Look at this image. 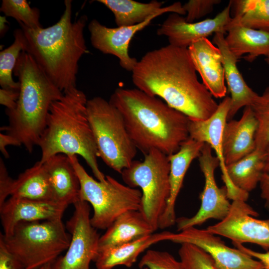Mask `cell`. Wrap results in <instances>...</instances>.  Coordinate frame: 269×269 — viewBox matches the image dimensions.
<instances>
[{
    "label": "cell",
    "mask_w": 269,
    "mask_h": 269,
    "mask_svg": "<svg viewBox=\"0 0 269 269\" xmlns=\"http://www.w3.org/2000/svg\"><path fill=\"white\" fill-rule=\"evenodd\" d=\"M132 72L137 89L162 99L190 120H206L218 108L213 96L198 80L187 48L169 44L150 51Z\"/></svg>",
    "instance_id": "cell-1"
},
{
    "label": "cell",
    "mask_w": 269,
    "mask_h": 269,
    "mask_svg": "<svg viewBox=\"0 0 269 269\" xmlns=\"http://www.w3.org/2000/svg\"><path fill=\"white\" fill-rule=\"evenodd\" d=\"M109 101L120 112L132 140L144 154L151 149L172 154L189 137L188 117L157 97L137 88H118Z\"/></svg>",
    "instance_id": "cell-2"
},
{
    "label": "cell",
    "mask_w": 269,
    "mask_h": 269,
    "mask_svg": "<svg viewBox=\"0 0 269 269\" xmlns=\"http://www.w3.org/2000/svg\"><path fill=\"white\" fill-rule=\"evenodd\" d=\"M72 2L64 1L62 15L51 26L32 29L20 24L25 36L24 51L63 92L76 87L79 61L89 53L84 36L88 17L82 15L73 21Z\"/></svg>",
    "instance_id": "cell-3"
},
{
    "label": "cell",
    "mask_w": 269,
    "mask_h": 269,
    "mask_svg": "<svg viewBox=\"0 0 269 269\" xmlns=\"http://www.w3.org/2000/svg\"><path fill=\"white\" fill-rule=\"evenodd\" d=\"M86 95L74 88L63 92L49 109L44 132L38 145L41 151L40 162H45L58 154L79 155L86 161L96 179L106 176L98 163V151L88 119Z\"/></svg>",
    "instance_id": "cell-4"
},
{
    "label": "cell",
    "mask_w": 269,
    "mask_h": 269,
    "mask_svg": "<svg viewBox=\"0 0 269 269\" xmlns=\"http://www.w3.org/2000/svg\"><path fill=\"white\" fill-rule=\"evenodd\" d=\"M20 83L15 108L6 110L8 125L2 129L31 153L38 145L52 103L62 92L27 52L22 51L13 70Z\"/></svg>",
    "instance_id": "cell-5"
},
{
    "label": "cell",
    "mask_w": 269,
    "mask_h": 269,
    "mask_svg": "<svg viewBox=\"0 0 269 269\" xmlns=\"http://www.w3.org/2000/svg\"><path fill=\"white\" fill-rule=\"evenodd\" d=\"M66 230L62 219L20 222L10 235L0 233V239L24 269H39L68 249L71 235Z\"/></svg>",
    "instance_id": "cell-6"
},
{
    "label": "cell",
    "mask_w": 269,
    "mask_h": 269,
    "mask_svg": "<svg viewBox=\"0 0 269 269\" xmlns=\"http://www.w3.org/2000/svg\"><path fill=\"white\" fill-rule=\"evenodd\" d=\"M87 111L98 157L121 174L132 164L137 152L122 114L109 101L100 97L88 100Z\"/></svg>",
    "instance_id": "cell-7"
},
{
    "label": "cell",
    "mask_w": 269,
    "mask_h": 269,
    "mask_svg": "<svg viewBox=\"0 0 269 269\" xmlns=\"http://www.w3.org/2000/svg\"><path fill=\"white\" fill-rule=\"evenodd\" d=\"M68 156L79 179V200L93 207L90 221L95 228L107 229L125 212L139 210L140 190L125 185L109 175L106 176L104 181L96 180L80 164L77 155Z\"/></svg>",
    "instance_id": "cell-8"
},
{
    "label": "cell",
    "mask_w": 269,
    "mask_h": 269,
    "mask_svg": "<svg viewBox=\"0 0 269 269\" xmlns=\"http://www.w3.org/2000/svg\"><path fill=\"white\" fill-rule=\"evenodd\" d=\"M144 155L142 161L134 160L121 175L128 186L141 189L139 211L155 231L170 194V163L168 155L156 149Z\"/></svg>",
    "instance_id": "cell-9"
},
{
    "label": "cell",
    "mask_w": 269,
    "mask_h": 269,
    "mask_svg": "<svg viewBox=\"0 0 269 269\" xmlns=\"http://www.w3.org/2000/svg\"><path fill=\"white\" fill-rule=\"evenodd\" d=\"M73 205L74 213L65 226L71 235L69 246L66 254L51 264L50 269H90L91 262L99 255L101 236L91 224L89 203L79 200Z\"/></svg>",
    "instance_id": "cell-10"
},
{
    "label": "cell",
    "mask_w": 269,
    "mask_h": 269,
    "mask_svg": "<svg viewBox=\"0 0 269 269\" xmlns=\"http://www.w3.org/2000/svg\"><path fill=\"white\" fill-rule=\"evenodd\" d=\"M211 146L205 143L198 157L199 166L205 178L200 194L201 205L198 212L190 218L176 219L177 231L200 225L213 219L221 221L228 214L231 206L226 186L219 188L216 182L215 171L219 166V159L212 153Z\"/></svg>",
    "instance_id": "cell-11"
},
{
    "label": "cell",
    "mask_w": 269,
    "mask_h": 269,
    "mask_svg": "<svg viewBox=\"0 0 269 269\" xmlns=\"http://www.w3.org/2000/svg\"><path fill=\"white\" fill-rule=\"evenodd\" d=\"M258 215L245 201L235 200L228 215L206 230L232 240L233 244L253 243L269 249V219L256 218Z\"/></svg>",
    "instance_id": "cell-12"
},
{
    "label": "cell",
    "mask_w": 269,
    "mask_h": 269,
    "mask_svg": "<svg viewBox=\"0 0 269 269\" xmlns=\"http://www.w3.org/2000/svg\"><path fill=\"white\" fill-rule=\"evenodd\" d=\"M167 241L174 243H189L207 253L216 269H262L259 261L240 251L227 246L219 237L206 229L192 227L178 233H170Z\"/></svg>",
    "instance_id": "cell-13"
},
{
    "label": "cell",
    "mask_w": 269,
    "mask_h": 269,
    "mask_svg": "<svg viewBox=\"0 0 269 269\" xmlns=\"http://www.w3.org/2000/svg\"><path fill=\"white\" fill-rule=\"evenodd\" d=\"M231 19L230 1L215 17L198 22H188L180 14L170 13L157 29V34L167 36L171 45L188 48L193 43L213 33H227Z\"/></svg>",
    "instance_id": "cell-14"
},
{
    "label": "cell",
    "mask_w": 269,
    "mask_h": 269,
    "mask_svg": "<svg viewBox=\"0 0 269 269\" xmlns=\"http://www.w3.org/2000/svg\"><path fill=\"white\" fill-rule=\"evenodd\" d=\"M161 14L154 15L140 24L116 28L108 27L94 19L88 25L91 44L93 47L103 53L116 56L123 68L132 72L138 61L129 54L131 39L137 32L143 29L154 18Z\"/></svg>",
    "instance_id": "cell-15"
},
{
    "label": "cell",
    "mask_w": 269,
    "mask_h": 269,
    "mask_svg": "<svg viewBox=\"0 0 269 269\" xmlns=\"http://www.w3.org/2000/svg\"><path fill=\"white\" fill-rule=\"evenodd\" d=\"M67 206L53 200H38L10 196L0 205L4 235H10L20 222L62 219Z\"/></svg>",
    "instance_id": "cell-16"
},
{
    "label": "cell",
    "mask_w": 269,
    "mask_h": 269,
    "mask_svg": "<svg viewBox=\"0 0 269 269\" xmlns=\"http://www.w3.org/2000/svg\"><path fill=\"white\" fill-rule=\"evenodd\" d=\"M231 99L227 96L218 105L215 113L209 118L200 121L190 120L189 137L197 141L209 144L219 159L222 179L228 193L235 192L237 187L231 182L227 173L223 153V134L230 109Z\"/></svg>",
    "instance_id": "cell-17"
},
{
    "label": "cell",
    "mask_w": 269,
    "mask_h": 269,
    "mask_svg": "<svg viewBox=\"0 0 269 269\" xmlns=\"http://www.w3.org/2000/svg\"><path fill=\"white\" fill-rule=\"evenodd\" d=\"M188 49L202 83L213 97H225L227 88L220 49L207 38L195 41Z\"/></svg>",
    "instance_id": "cell-18"
},
{
    "label": "cell",
    "mask_w": 269,
    "mask_h": 269,
    "mask_svg": "<svg viewBox=\"0 0 269 269\" xmlns=\"http://www.w3.org/2000/svg\"><path fill=\"white\" fill-rule=\"evenodd\" d=\"M257 128L258 122L251 106L245 107L240 120L227 122L222 139L226 165L238 161L256 149Z\"/></svg>",
    "instance_id": "cell-19"
},
{
    "label": "cell",
    "mask_w": 269,
    "mask_h": 269,
    "mask_svg": "<svg viewBox=\"0 0 269 269\" xmlns=\"http://www.w3.org/2000/svg\"><path fill=\"white\" fill-rule=\"evenodd\" d=\"M204 143L189 137L181 144L176 152L168 155L170 163V194L159 220V228H167L176 223L175 203L185 175L192 161L199 156Z\"/></svg>",
    "instance_id": "cell-20"
},
{
    "label": "cell",
    "mask_w": 269,
    "mask_h": 269,
    "mask_svg": "<svg viewBox=\"0 0 269 269\" xmlns=\"http://www.w3.org/2000/svg\"><path fill=\"white\" fill-rule=\"evenodd\" d=\"M224 34H215L213 43L220 50L225 78L231 93V104L227 121H230L243 107L251 106L258 94L254 91L246 83L240 72L236 57L230 51L226 43Z\"/></svg>",
    "instance_id": "cell-21"
},
{
    "label": "cell",
    "mask_w": 269,
    "mask_h": 269,
    "mask_svg": "<svg viewBox=\"0 0 269 269\" xmlns=\"http://www.w3.org/2000/svg\"><path fill=\"white\" fill-rule=\"evenodd\" d=\"M43 163L48 177L53 200L67 206L78 201L80 181L69 157L58 154Z\"/></svg>",
    "instance_id": "cell-22"
},
{
    "label": "cell",
    "mask_w": 269,
    "mask_h": 269,
    "mask_svg": "<svg viewBox=\"0 0 269 269\" xmlns=\"http://www.w3.org/2000/svg\"><path fill=\"white\" fill-rule=\"evenodd\" d=\"M114 14L118 27L129 26L140 24L156 14L166 12L186 14L179 1L164 7L163 2L152 0L142 3L133 0H98Z\"/></svg>",
    "instance_id": "cell-23"
},
{
    "label": "cell",
    "mask_w": 269,
    "mask_h": 269,
    "mask_svg": "<svg viewBox=\"0 0 269 269\" xmlns=\"http://www.w3.org/2000/svg\"><path fill=\"white\" fill-rule=\"evenodd\" d=\"M154 231L139 210L120 215L100 237L99 252L130 243Z\"/></svg>",
    "instance_id": "cell-24"
},
{
    "label": "cell",
    "mask_w": 269,
    "mask_h": 269,
    "mask_svg": "<svg viewBox=\"0 0 269 269\" xmlns=\"http://www.w3.org/2000/svg\"><path fill=\"white\" fill-rule=\"evenodd\" d=\"M227 34L228 48L238 60L244 54L243 58L249 62L269 55V32L230 23Z\"/></svg>",
    "instance_id": "cell-25"
},
{
    "label": "cell",
    "mask_w": 269,
    "mask_h": 269,
    "mask_svg": "<svg viewBox=\"0 0 269 269\" xmlns=\"http://www.w3.org/2000/svg\"><path fill=\"white\" fill-rule=\"evenodd\" d=\"M171 232L152 233L124 245L99 252L95 261L96 269H113L123 265L131 268L139 255L151 245L167 241Z\"/></svg>",
    "instance_id": "cell-26"
},
{
    "label": "cell",
    "mask_w": 269,
    "mask_h": 269,
    "mask_svg": "<svg viewBox=\"0 0 269 269\" xmlns=\"http://www.w3.org/2000/svg\"><path fill=\"white\" fill-rule=\"evenodd\" d=\"M10 196L33 200H53L44 164L40 160L37 161L13 179Z\"/></svg>",
    "instance_id": "cell-27"
},
{
    "label": "cell",
    "mask_w": 269,
    "mask_h": 269,
    "mask_svg": "<svg viewBox=\"0 0 269 269\" xmlns=\"http://www.w3.org/2000/svg\"><path fill=\"white\" fill-rule=\"evenodd\" d=\"M265 151L255 149L238 161L226 165L231 182L238 189L249 193L259 184L263 172Z\"/></svg>",
    "instance_id": "cell-28"
},
{
    "label": "cell",
    "mask_w": 269,
    "mask_h": 269,
    "mask_svg": "<svg viewBox=\"0 0 269 269\" xmlns=\"http://www.w3.org/2000/svg\"><path fill=\"white\" fill-rule=\"evenodd\" d=\"M231 24L269 32V0H230Z\"/></svg>",
    "instance_id": "cell-29"
},
{
    "label": "cell",
    "mask_w": 269,
    "mask_h": 269,
    "mask_svg": "<svg viewBox=\"0 0 269 269\" xmlns=\"http://www.w3.org/2000/svg\"><path fill=\"white\" fill-rule=\"evenodd\" d=\"M13 42L0 52V85L1 88L19 90L20 83L12 76L20 53L25 49V36L21 28L13 32Z\"/></svg>",
    "instance_id": "cell-30"
},
{
    "label": "cell",
    "mask_w": 269,
    "mask_h": 269,
    "mask_svg": "<svg viewBox=\"0 0 269 269\" xmlns=\"http://www.w3.org/2000/svg\"><path fill=\"white\" fill-rule=\"evenodd\" d=\"M251 107L258 122L256 148L265 151L269 143V86L258 95Z\"/></svg>",
    "instance_id": "cell-31"
},
{
    "label": "cell",
    "mask_w": 269,
    "mask_h": 269,
    "mask_svg": "<svg viewBox=\"0 0 269 269\" xmlns=\"http://www.w3.org/2000/svg\"><path fill=\"white\" fill-rule=\"evenodd\" d=\"M0 11L5 16L14 18L19 24L36 29L42 27L40 23V12L31 7L25 0H2Z\"/></svg>",
    "instance_id": "cell-32"
},
{
    "label": "cell",
    "mask_w": 269,
    "mask_h": 269,
    "mask_svg": "<svg viewBox=\"0 0 269 269\" xmlns=\"http://www.w3.org/2000/svg\"><path fill=\"white\" fill-rule=\"evenodd\" d=\"M178 254L184 269H216L211 257L194 245L181 244Z\"/></svg>",
    "instance_id": "cell-33"
},
{
    "label": "cell",
    "mask_w": 269,
    "mask_h": 269,
    "mask_svg": "<svg viewBox=\"0 0 269 269\" xmlns=\"http://www.w3.org/2000/svg\"><path fill=\"white\" fill-rule=\"evenodd\" d=\"M139 268L141 269H184L182 263L171 254L165 251L147 250L140 259Z\"/></svg>",
    "instance_id": "cell-34"
},
{
    "label": "cell",
    "mask_w": 269,
    "mask_h": 269,
    "mask_svg": "<svg viewBox=\"0 0 269 269\" xmlns=\"http://www.w3.org/2000/svg\"><path fill=\"white\" fill-rule=\"evenodd\" d=\"M220 0H190L182 5L186 12L185 20L193 22L212 11L214 5L219 4Z\"/></svg>",
    "instance_id": "cell-35"
},
{
    "label": "cell",
    "mask_w": 269,
    "mask_h": 269,
    "mask_svg": "<svg viewBox=\"0 0 269 269\" xmlns=\"http://www.w3.org/2000/svg\"><path fill=\"white\" fill-rule=\"evenodd\" d=\"M264 166L259 182L261 196L265 201V206L269 208V143L265 150Z\"/></svg>",
    "instance_id": "cell-36"
},
{
    "label": "cell",
    "mask_w": 269,
    "mask_h": 269,
    "mask_svg": "<svg viewBox=\"0 0 269 269\" xmlns=\"http://www.w3.org/2000/svg\"><path fill=\"white\" fill-rule=\"evenodd\" d=\"M13 179L8 175L6 167L1 158L0 159V205L10 195Z\"/></svg>",
    "instance_id": "cell-37"
},
{
    "label": "cell",
    "mask_w": 269,
    "mask_h": 269,
    "mask_svg": "<svg viewBox=\"0 0 269 269\" xmlns=\"http://www.w3.org/2000/svg\"><path fill=\"white\" fill-rule=\"evenodd\" d=\"M0 269H24L21 263L0 239Z\"/></svg>",
    "instance_id": "cell-38"
},
{
    "label": "cell",
    "mask_w": 269,
    "mask_h": 269,
    "mask_svg": "<svg viewBox=\"0 0 269 269\" xmlns=\"http://www.w3.org/2000/svg\"><path fill=\"white\" fill-rule=\"evenodd\" d=\"M19 95V90L0 89V104L4 106L6 110H12L16 106Z\"/></svg>",
    "instance_id": "cell-39"
},
{
    "label": "cell",
    "mask_w": 269,
    "mask_h": 269,
    "mask_svg": "<svg viewBox=\"0 0 269 269\" xmlns=\"http://www.w3.org/2000/svg\"><path fill=\"white\" fill-rule=\"evenodd\" d=\"M233 244L240 251L249 255L254 259L258 260L263 265L265 269H269V252L266 253L258 252L244 247L243 244L236 243H234Z\"/></svg>",
    "instance_id": "cell-40"
},
{
    "label": "cell",
    "mask_w": 269,
    "mask_h": 269,
    "mask_svg": "<svg viewBox=\"0 0 269 269\" xmlns=\"http://www.w3.org/2000/svg\"><path fill=\"white\" fill-rule=\"evenodd\" d=\"M21 146L20 143L12 136L5 134H0V150L2 154L5 157L8 158L9 155L6 147L8 145Z\"/></svg>",
    "instance_id": "cell-41"
},
{
    "label": "cell",
    "mask_w": 269,
    "mask_h": 269,
    "mask_svg": "<svg viewBox=\"0 0 269 269\" xmlns=\"http://www.w3.org/2000/svg\"><path fill=\"white\" fill-rule=\"evenodd\" d=\"M8 21L5 16H0V34L2 36L8 30Z\"/></svg>",
    "instance_id": "cell-42"
},
{
    "label": "cell",
    "mask_w": 269,
    "mask_h": 269,
    "mask_svg": "<svg viewBox=\"0 0 269 269\" xmlns=\"http://www.w3.org/2000/svg\"><path fill=\"white\" fill-rule=\"evenodd\" d=\"M51 264L52 263H49L46 264L40 268L39 269H50Z\"/></svg>",
    "instance_id": "cell-43"
},
{
    "label": "cell",
    "mask_w": 269,
    "mask_h": 269,
    "mask_svg": "<svg viewBox=\"0 0 269 269\" xmlns=\"http://www.w3.org/2000/svg\"><path fill=\"white\" fill-rule=\"evenodd\" d=\"M265 61L269 65V55L266 57Z\"/></svg>",
    "instance_id": "cell-44"
},
{
    "label": "cell",
    "mask_w": 269,
    "mask_h": 269,
    "mask_svg": "<svg viewBox=\"0 0 269 269\" xmlns=\"http://www.w3.org/2000/svg\"><path fill=\"white\" fill-rule=\"evenodd\" d=\"M148 269L146 268H142V269Z\"/></svg>",
    "instance_id": "cell-45"
},
{
    "label": "cell",
    "mask_w": 269,
    "mask_h": 269,
    "mask_svg": "<svg viewBox=\"0 0 269 269\" xmlns=\"http://www.w3.org/2000/svg\"><path fill=\"white\" fill-rule=\"evenodd\" d=\"M265 269V268H263V269Z\"/></svg>",
    "instance_id": "cell-46"
}]
</instances>
